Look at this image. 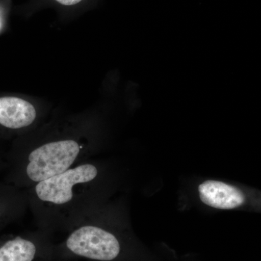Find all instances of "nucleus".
Here are the masks:
<instances>
[{"label": "nucleus", "mask_w": 261, "mask_h": 261, "mask_svg": "<svg viewBox=\"0 0 261 261\" xmlns=\"http://www.w3.org/2000/svg\"><path fill=\"white\" fill-rule=\"evenodd\" d=\"M79 144L73 140L50 142L34 149L29 154L27 175L40 182L65 172L80 153Z\"/></svg>", "instance_id": "obj_1"}, {"label": "nucleus", "mask_w": 261, "mask_h": 261, "mask_svg": "<svg viewBox=\"0 0 261 261\" xmlns=\"http://www.w3.org/2000/svg\"><path fill=\"white\" fill-rule=\"evenodd\" d=\"M67 247L75 255L92 260L111 261L119 255V242L113 233L93 226H82L66 241Z\"/></svg>", "instance_id": "obj_2"}, {"label": "nucleus", "mask_w": 261, "mask_h": 261, "mask_svg": "<svg viewBox=\"0 0 261 261\" xmlns=\"http://www.w3.org/2000/svg\"><path fill=\"white\" fill-rule=\"evenodd\" d=\"M97 175V168L93 165H82L39 182L36 193L44 202L63 205L73 198L72 189L74 185L92 181Z\"/></svg>", "instance_id": "obj_3"}, {"label": "nucleus", "mask_w": 261, "mask_h": 261, "mask_svg": "<svg viewBox=\"0 0 261 261\" xmlns=\"http://www.w3.org/2000/svg\"><path fill=\"white\" fill-rule=\"evenodd\" d=\"M201 201L216 209L238 208L245 202V195L238 187L216 180H206L198 187Z\"/></svg>", "instance_id": "obj_4"}, {"label": "nucleus", "mask_w": 261, "mask_h": 261, "mask_svg": "<svg viewBox=\"0 0 261 261\" xmlns=\"http://www.w3.org/2000/svg\"><path fill=\"white\" fill-rule=\"evenodd\" d=\"M37 116L32 104L18 97L0 98V124L7 128H23L32 124Z\"/></svg>", "instance_id": "obj_5"}, {"label": "nucleus", "mask_w": 261, "mask_h": 261, "mask_svg": "<svg viewBox=\"0 0 261 261\" xmlns=\"http://www.w3.org/2000/svg\"><path fill=\"white\" fill-rule=\"evenodd\" d=\"M37 248L32 242L17 238L0 247V261H33Z\"/></svg>", "instance_id": "obj_6"}, {"label": "nucleus", "mask_w": 261, "mask_h": 261, "mask_svg": "<svg viewBox=\"0 0 261 261\" xmlns=\"http://www.w3.org/2000/svg\"><path fill=\"white\" fill-rule=\"evenodd\" d=\"M56 1L63 5H74L78 4L82 0H56Z\"/></svg>", "instance_id": "obj_7"}, {"label": "nucleus", "mask_w": 261, "mask_h": 261, "mask_svg": "<svg viewBox=\"0 0 261 261\" xmlns=\"http://www.w3.org/2000/svg\"><path fill=\"white\" fill-rule=\"evenodd\" d=\"M0 28H1V18H0Z\"/></svg>", "instance_id": "obj_8"}]
</instances>
